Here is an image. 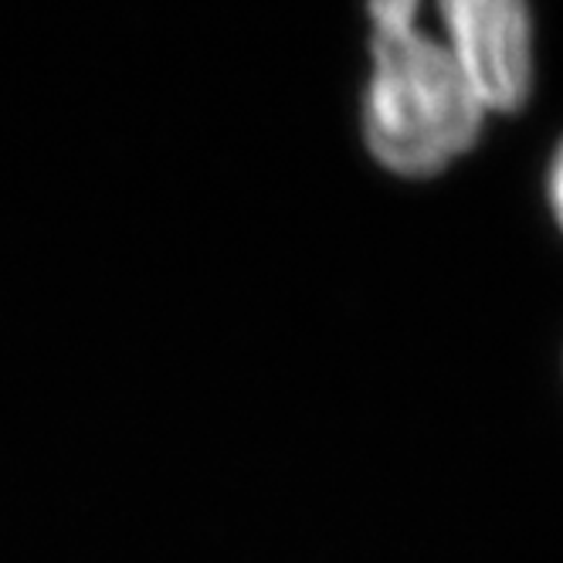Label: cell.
<instances>
[{
    "label": "cell",
    "mask_w": 563,
    "mask_h": 563,
    "mask_svg": "<svg viewBox=\"0 0 563 563\" xmlns=\"http://www.w3.org/2000/svg\"><path fill=\"white\" fill-rule=\"evenodd\" d=\"M434 34L493 119L519 115L537 92V14L530 0H428Z\"/></svg>",
    "instance_id": "obj_2"
},
{
    "label": "cell",
    "mask_w": 563,
    "mask_h": 563,
    "mask_svg": "<svg viewBox=\"0 0 563 563\" xmlns=\"http://www.w3.org/2000/svg\"><path fill=\"white\" fill-rule=\"evenodd\" d=\"M493 112L431 27L367 34L360 140L400 180H431L482 143Z\"/></svg>",
    "instance_id": "obj_1"
},
{
    "label": "cell",
    "mask_w": 563,
    "mask_h": 563,
    "mask_svg": "<svg viewBox=\"0 0 563 563\" xmlns=\"http://www.w3.org/2000/svg\"><path fill=\"white\" fill-rule=\"evenodd\" d=\"M543 194H547V208L553 224L563 234V136L556 140L550 159H547V177H543Z\"/></svg>",
    "instance_id": "obj_4"
},
{
    "label": "cell",
    "mask_w": 563,
    "mask_h": 563,
    "mask_svg": "<svg viewBox=\"0 0 563 563\" xmlns=\"http://www.w3.org/2000/svg\"><path fill=\"white\" fill-rule=\"evenodd\" d=\"M367 34H400L424 27L428 0H364Z\"/></svg>",
    "instance_id": "obj_3"
}]
</instances>
